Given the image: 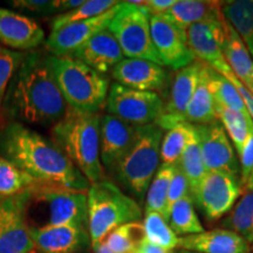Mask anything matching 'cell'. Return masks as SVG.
<instances>
[{
    "label": "cell",
    "mask_w": 253,
    "mask_h": 253,
    "mask_svg": "<svg viewBox=\"0 0 253 253\" xmlns=\"http://www.w3.org/2000/svg\"><path fill=\"white\" fill-rule=\"evenodd\" d=\"M6 160L41 183L88 191L90 183L53 141L20 122L9 123L0 137Z\"/></svg>",
    "instance_id": "1"
},
{
    "label": "cell",
    "mask_w": 253,
    "mask_h": 253,
    "mask_svg": "<svg viewBox=\"0 0 253 253\" xmlns=\"http://www.w3.org/2000/svg\"><path fill=\"white\" fill-rule=\"evenodd\" d=\"M5 100L12 115L33 125H55L68 109L47 63V56L37 53L25 55L9 84Z\"/></svg>",
    "instance_id": "2"
},
{
    "label": "cell",
    "mask_w": 253,
    "mask_h": 253,
    "mask_svg": "<svg viewBox=\"0 0 253 253\" xmlns=\"http://www.w3.org/2000/svg\"><path fill=\"white\" fill-rule=\"evenodd\" d=\"M100 123L99 113L82 114L68 108L50 131L52 141L90 184L102 179Z\"/></svg>",
    "instance_id": "3"
},
{
    "label": "cell",
    "mask_w": 253,
    "mask_h": 253,
    "mask_svg": "<svg viewBox=\"0 0 253 253\" xmlns=\"http://www.w3.org/2000/svg\"><path fill=\"white\" fill-rule=\"evenodd\" d=\"M68 108L82 114H96L106 104L109 80L73 56H47Z\"/></svg>",
    "instance_id": "4"
},
{
    "label": "cell",
    "mask_w": 253,
    "mask_h": 253,
    "mask_svg": "<svg viewBox=\"0 0 253 253\" xmlns=\"http://www.w3.org/2000/svg\"><path fill=\"white\" fill-rule=\"evenodd\" d=\"M30 229L49 225H88L87 192L38 183L27 190L25 207Z\"/></svg>",
    "instance_id": "5"
},
{
    "label": "cell",
    "mask_w": 253,
    "mask_h": 253,
    "mask_svg": "<svg viewBox=\"0 0 253 253\" xmlns=\"http://www.w3.org/2000/svg\"><path fill=\"white\" fill-rule=\"evenodd\" d=\"M88 235L96 246L110 232L128 223L140 221L142 210L137 202L126 195L109 179L90 184L87 191Z\"/></svg>",
    "instance_id": "6"
},
{
    "label": "cell",
    "mask_w": 253,
    "mask_h": 253,
    "mask_svg": "<svg viewBox=\"0 0 253 253\" xmlns=\"http://www.w3.org/2000/svg\"><path fill=\"white\" fill-rule=\"evenodd\" d=\"M162 138L163 129L156 123L137 126L131 147L114 169L119 181L140 199L161 167Z\"/></svg>",
    "instance_id": "7"
},
{
    "label": "cell",
    "mask_w": 253,
    "mask_h": 253,
    "mask_svg": "<svg viewBox=\"0 0 253 253\" xmlns=\"http://www.w3.org/2000/svg\"><path fill=\"white\" fill-rule=\"evenodd\" d=\"M107 30L118 41L126 59H143L162 65L151 39L150 14L143 6L120 1Z\"/></svg>",
    "instance_id": "8"
},
{
    "label": "cell",
    "mask_w": 253,
    "mask_h": 253,
    "mask_svg": "<svg viewBox=\"0 0 253 253\" xmlns=\"http://www.w3.org/2000/svg\"><path fill=\"white\" fill-rule=\"evenodd\" d=\"M164 102L154 91L131 89L122 84H113L109 88L106 108L110 115L135 126H148L162 115Z\"/></svg>",
    "instance_id": "9"
},
{
    "label": "cell",
    "mask_w": 253,
    "mask_h": 253,
    "mask_svg": "<svg viewBox=\"0 0 253 253\" xmlns=\"http://www.w3.org/2000/svg\"><path fill=\"white\" fill-rule=\"evenodd\" d=\"M243 190L240 177L223 171H210L207 172L191 197L204 217L214 221L230 212Z\"/></svg>",
    "instance_id": "10"
},
{
    "label": "cell",
    "mask_w": 253,
    "mask_h": 253,
    "mask_svg": "<svg viewBox=\"0 0 253 253\" xmlns=\"http://www.w3.org/2000/svg\"><path fill=\"white\" fill-rule=\"evenodd\" d=\"M27 191L13 197L0 196V253H37L25 216Z\"/></svg>",
    "instance_id": "11"
},
{
    "label": "cell",
    "mask_w": 253,
    "mask_h": 253,
    "mask_svg": "<svg viewBox=\"0 0 253 253\" xmlns=\"http://www.w3.org/2000/svg\"><path fill=\"white\" fill-rule=\"evenodd\" d=\"M151 39L161 62L178 71L196 61L186 41L185 31L166 15H150Z\"/></svg>",
    "instance_id": "12"
},
{
    "label": "cell",
    "mask_w": 253,
    "mask_h": 253,
    "mask_svg": "<svg viewBox=\"0 0 253 253\" xmlns=\"http://www.w3.org/2000/svg\"><path fill=\"white\" fill-rule=\"evenodd\" d=\"M202 156L208 172L223 171L240 177V164L238 155L235 154L231 141L220 122L196 126Z\"/></svg>",
    "instance_id": "13"
},
{
    "label": "cell",
    "mask_w": 253,
    "mask_h": 253,
    "mask_svg": "<svg viewBox=\"0 0 253 253\" xmlns=\"http://www.w3.org/2000/svg\"><path fill=\"white\" fill-rule=\"evenodd\" d=\"M203 65L204 62L196 60L175 72L170 84L168 102L164 103L162 115L156 121V125L163 130H169L177 123L184 122L186 108L197 88Z\"/></svg>",
    "instance_id": "14"
},
{
    "label": "cell",
    "mask_w": 253,
    "mask_h": 253,
    "mask_svg": "<svg viewBox=\"0 0 253 253\" xmlns=\"http://www.w3.org/2000/svg\"><path fill=\"white\" fill-rule=\"evenodd\" d=\"M224 21L225 18L208 20L191 25L185 30L188 46L196 60L204 62L217 73L227 66L223 52L225 41Z\"/></svg>",
    "instance_id": "15"
},
{
    "label": "cell",
    "mask_w": 253,
    "mask_h": 253,
    "mask_svg": "<svg viewBox=\"0 0 253 253\" xmlns=\"http://www.w3.org/2000/svg\"><path fill=\"white\" fill-rule=\"evenodd\" d=\"M118 5L99 17L66 25L59 30L52 31L46 40L47 49L56 56L72 55L91 37L108 28L109 23L116 13Z\"/></svg>",
    "instance_id": "16"
},
{
    "label": "cell",
    "mask_w": 253,
    "mask_h": 253,
    "mask_svg": "<svg viewBox=\"0 0 253 253\" xmlns=\"http://www.w3.org/2000/svg\"><path fill=\"white\" fill-rule=\"evenodd\" d=\"M113 78L131 89L156 93L164 90L169 77L162 65L143 59H123L114 67Z\"/></svg>",
    "instance_id": "17"
},
{
    "label": "cell",
    "mask_w": 253,
    "mask_h": 253,
    "mask_svg": "<svg viewBox=\"0 0 253 253\" xmlns=\"http://www.w3.org/2000/svg\"><path fill=\"white\" fill-rule=\"evenodd\" d=\"M137 126L123 121L116 116H101L100 123V158L108 170L115 169L121 158L134 142Z\"/></svg>",
    "instance_id": "18"
},
{
    "label": "cell",
    "mask_w": 253,
    "mask_h": 253,
    "mask_svg": "<svg viewBox=\"0 0 253 253\" xmlns=\"http://www.w3.org/2000/svg\"><path fill=\"white\" fill-rule=\"evenodd\" d=\"M45 32L27 15L0 7V41L18 50L33 49L43 42Z\"/></svg>",
    "instance_id": "19"
},
{
    "label": "cell",
    "mask_w": 253,
    "mask_h": 253,
    "mask_svg": "<svg viewBox=\"0 0 253 253\" xmlns=\"http://www.w3.org/2000/svg\"><path fill=\"white\" fill-rule=\"evenodd\" d=\"M30 235L41 253H71L88 243L86 226L73 224L30 229Z\"/></svg>",
    "instance_id": "20"
},
{
    "label": "cell",
    "mask_w": 253,
    "mask_h": 253,
    "mask_svg": "<svg viewBox=\"0 0 253 253\" xmlns=\"http://www.w3.org/2000/svg\"><path fill=\"white\" fill-rule=\"evenodd\" d=\"M71 56L104 75L122 61L125 55L113 34L103 30L79 47Z\"/></svg>",
    "instance_id": "21"
},
{
    "label": "cell",
    "mask_w": 253,
    "mask_h": 253,
    "mask_svg": "<svg viewBox=\"0 0 253 253\" xmlns=\"http://www.w3.org/2000/svg\"><path fill=\"white\" fill-rule=\"evenodd\" d=\"M177 248L198 253H250L251 251V245L242 236L227 229L178 237Z\"/></svg>",
    "instance_id": "22"
},
{
    "label": "cell",
    "mask_w": 253,
    "mask_h": 253,
    "mask_svg": "<svg viewBox=\"0 0 253 253\" xmlns=\"http://www.w3.org/2000/svg\"><path fill=\"white\" fill-rule=\"evenodd\" d=\"M225 41L223 52L227 65L235 73L237 79L253 94V59L240 39L238 33L231 25L224 21Z\"/></svg>",
    "instance_id": "23"
},
{
    "label": "cell",
    "mask_w": 253,
    "mask_h": 253,
    "mask_svg": "<svg viewBox=\"0 0 253 253\" xmlns=\"http://www.w3.org/2000/svg\"><path fill=\"white\" fill-rule=\"evenodd\" d=\"M223 1H205V0H176L172 7L167 12L166 17L173 21L182 30L191 25L208 20H220Z\"/></svg>",
    "instance_id": "24"
},
{
    "label": "cell",
    "mask_w": 253,
    "mask_h": 253,
    "mask_svg": "<svg viewBox=\"0 0 253 253\" xmlns=\"http://www.w3.org/2000/svg\"><path fill=\"white\" fill-rule=\"evenodd\" d=\"M214 101L209 89V66L203 65L197 88H196L184 115V122L190 125H208L216 121Z\"/></svg>",
    "instance_id": "25"
},
{
    "label": "cell",
    "mask_w": 253,
    "mask_h": 253,
    "mask_svg": "<svg viewBox=\"0 0 253 253\" xmlns=\"http://www.w3.org/2000/svg\"><path fill=\"white\" fill-rule=\"evenodd\" d=\"M221 13L238 33L253 59V0L223 1Z\"/></svg>",
    "instance_id": "26"
},
{
    "label": "cell",
    "mask_w": 253,
    "mask_h": 253,
    "mask_svg": "<svg viewBox=\"0 0 253 253\" xmlns=\"http://www.w3.org/2000/svg\"><path fill=\"white\" fill-rule=\"evenodd\" d=\"M176 166L162 164L158 168L156 175L150 183L149 189L147 191L145 198V211H154L162 214L164 219L169 221V204H168V196H169L170 184L176 171Z\"/></svg>",
    "instance_id": "27"
},
{
    "label": "cell",
    "mask_w": 253,
    "mask_h": 253,
    "mask_svg": "<svg viewBox=\"0 0 253 253\" xmlns=\"http://www.w3.org/2000/svg\"><path fill=\"white\" fill-rule=\"evenodd\" d=\"M221 224L242 236L250 245L253 244V189L244 188L235 207Z\"/></svg>",
    "instance_id": "28"
},
{
    "label": "cell",
    "mask_w": 253,
    "mask_h": 253,
    "mask_svg": "<svg viewBox=\"0 0 253 253\" xmlns=\"http://www.w3.org/2000/svg\"><path fill=\"white\" fill-rule=\"evenodd\" d=\"M195 132V125H190L188 122H179L167 130L161 143V161L163 164H178Z\"/></svg>",
    "instance_id": "29"
},
{
    "label": "cell",
    "mask_w": 253,
    "mask_h": 253,
    "mask_svg": "<svg viewBox=\"0 0 253 253\" xmlns=\"http://www.w3.org/2000/svg\"><path fill=\"white\" fill-rule=\"evenodd\" d=\"M168 223L176 236L197 235L205 231L195 211V203L191 196L179 199L170 207Z\"/></svg>",
    "instance_id": "30"
},
{
    "label": "cell",
    "mask_w": 253,
    "mask_h": 253,
    "mask_svg": "<svg viewBox=\"0 0 253 253\" xmlns=\"http://www.w3.org/2000/svg\"><path fill=\"white\" fill-rule=\"evenodd\" d=\"M214 110H216V118L224 126L227 136L235 145L237 154L239 155L248 141L250 131L253 130L252 119L246 118L243 114L217 103H214Z\"/></svg>",
    "instance_id": "31"
},
{
    "label": "cell",
    "mask_w": 253,
    "mask_h": 253,
    "mask_svg": "<svg viewBox=\"0 0 253 253\" xmlns=\"http://www.w3.org/2000/svg\"><path fill=\"white\" fill-rule=\"evenodd\" d=\"M40 183L11 161L0 156V196L13 197Z\"/></svg>",
    "instance_id": "32"
},
{
    "label": "cell",
    "mask_w": 253,
    "mask_h": 253,
    "mask_svg": "<svg viewBox=\"0 0 253 253\" xmlns=\"http://www.w3.org/2000/svg\"><path fill=\"white\" fill-rule=\"evenodd\" d=\"M209 89L212 94L214 103L220 104V106L243 114L246 118H250L244 101L235 86L230 81H227L223 75L210 67H209Z\"/></svg>",
    "instance_id": "33"
},
{
    "label": "cell",
    "mask_w": 253,
    "mask_h": 253,
    "mask_svg": "<svg viewBox=\"0 0 253 253\" xmlns=\"http://www.w3.org/2000/svg\"><path fill=\"white\" fill-rule=\"evenodd\" d=\"M178 167L181 168V170L188 178L190 191H191L192 195L208 172L203 162V156H202L201 142H199L197 129H196V132L192 136L191 141L189 142L188 147L185 148L181 161L178 163Z\"/></svg>",
    "instance_id": "34"
},
{
    "label": "cell",
    "mask_w": 253,
    "mask_h": 253,
    "mask_svg": "<svg viewBox=\"0 0 253 253\" xmlns=\"http://www.w3.org/2000/svg\"><path fill=\"white\" fill-rule=\"evenodd\" d=\"M144 238L143 223L134 221L114 230L104 242L114 253H135Z\"/></svg>",
    "instance_id": "35"
},
{
    "label": "cell",
    "mask_w": 253,
    "mask_h": 253,
    "mask_svg": "<svg viewBox=\"0 0 253 253\" xmlns=\"http://www.w3.org/2000/svg\"><path fill=\"white\" fill-rule=\"evenodd\" d=\"M118 4L119 1H114V0H84V4L79 7L59 14L58 17L53 19L52 31L59 30L66 25L99 17V15L106 13L109 9L115 7Z\"/></svg>",
    "instance_id": "36"
},
{
    "label": "cell",
    "mask_w": 253,
    "mask_h": 253,
    "mask_svg": "<svg viewBox=\"0 0 253 253\" xmlns=\"http://www.w3.org/2000/svg\"><path fill=\"white\" fill-rule=\"evenodd\" d=\"M143 227L145 238L151 244L166 250H175L178 245V237L175 235L162 214L154 211L144 212Z\"/></svg>",
    "instance_id": "37"
},
{
    "label": "cell",
    "mask_w": 253,
    "mask_h": 253,
    "mask_svg": "<svg viewBox=\"0 0 253 253\" xmlns=\"http://www.w3.org/2000/svg\"><path fill=\"white\" fill-rule=\"evenodd\" d=\"M25 58L24 53L0 47V104L5 100L12 79Z\"/></svg>",
    "instance_id": "38"
},
{
    "label": "cell",
    "mask_w": 253,
    "mask_h": 253,
    "mask_svg": "<svg viewBox=\"0 0 253 253\" xmlns=\"http://www.w3.org/2000/svg\"><path fill=\"white\" fill-rule=\"evenodd\" d=\"M12 6L21 11L36 14H50L61 12V0H14Z\"/></svg>",
    "instance_id": "39"
},
{
    "label": "cell",
    "mask_w": 253,
    "mask_h": 253,
    "mask_svg": "<svg viewBox=\"0 0 253 253\" xmlns=\"http://www.w3.org/2000/svg\"><path fill=\"white\" fill-rule=\"evenodd\" d=\"M191 196V191H190V184L188 178L184 175V172L182 171L181 168L177 164L175 175L170 184L169 190V196H168V204H169V210L170 207L175 203V202L179 201V199Z\"/></svg>",
    "instance_id": "40"
},
{
    "label": "cell",
    "mask_w": 253,
    "mask_h": 253,
    "mask_svg": "<svg viewBox=\"0 0 253 253\" xmlns=\"http://www.w3.org/2000/svg\"><path fill=\"white\" fill-rule=\"evenodd\" d=\"M238 156L240 160V181L243 186H245L253 171V130L250 131L248 141Z\"/></svg>",
    "instance_id": "41"
},
{
    "label": "cell",
    "mask_w": 253,
    "mask_h": 253,
    "mask_svg": "<svg viewBox=\"0 0 253 253\" xmlns=\"http://www.w3.org/2000/svg\"><path fill=\"white\" fill-rule=\"evenodd\" d=\"M218 73H219L220 75H223V77L225 78L227 81H230L231 84L235 86L236 89L238 90V93L240 94V96H242L243 101H244L246 109H248V112L250 114V118H251L253 121V94L244 86V84H242V82L238 80V79H237L235 73L232 72V69L230 68L229 65H227L225 68H223L220 72H218Z\"/></svg>",
    "instance_id": "42"
},
{
    "label": "cell",
    "mask_w": 253,
    "mask_h": 253,
    "mask_svg": "<svg viewBox=\"0 0 253 253\" xmlns=\"http://www.w3.org/2000/svg\"><path fill=\"white\" fill-rule=\"evenodd\" d=\"M175 2L176 0H147L143 1V7L150 15H163L172 7Z\"/></svg>",
    "instance_id": "43"
},
{
    "label": "cell",
    "mask_w": 253,
    "mask_h": 253,
    "mask_svg": "<svg viewBox=\"0 0 253 253\" xmlns=\"http://www.w3.org/2000/svg\"><path fill=\"white\" fill-rule=\"evenodd\" d=\"M135 253H177L175 250H166L160 246L151 244V243L147 238L143 239Z\"/></svg>",
    "instance_id": "44"
},
{
    "label": "cell",
    "mask_w": 253,
    "mask_h": 253,
    "mask_svg": "<svg viewBox=\"0 0 253 253\" xmlns=\"http://www.w3.org/2000/svg\"><path fill=\"white\" fill-rule=\"evenodd\" d=\"M93 250H94L95 253H114L112 250L109 249V246L107 245V243L104 242V240H103V242H101L100 244L94 246Z\"/></svg>",
    "instance_id": "45"
},
{
    "label": "cell",
    "mask_w": 253,
    "mask_h": 253,
    "mask_svg": "<svg viewBox=\"0 0 253 253\" xmlns=\"http://www.w3.org/2000/svg\"><path fill=\"white\" fill-rule=\"evenodd\" d=\"M244 188L245 189H253V171L251 173V176H250L249 181H248V183H246V185L244 186Z\"/></svg>",
    "instance_id": "46"
},
{
    "label": "cell",
    "mask_w": 253,
    "mask_h": 253,
    "mask_svg": "<svg viewBox=\"0 0 253 253\" xmlns=\"http://www.w3.org/2000/svg\"><path fill=\"white\" fill-rule=\"evenodd\" d=\"M177 253H198V252H192V251H185V250H179Z\"/></svg>",
    "instance_id": "47"
},
{
    "label": "cell",
    "mask_w": 253,
    "mask_h": 253,
    "mask_svg": "<svg viewBox=\"0 0 253 253\" xmlns=\"http://www.w3.org/2000/svg\"><path fill=\"white\" fill-rule=\"evenodd\" d=\"M0 123H1V118H0Z\"/></svg>",
    "instance_id": "48"
},
{
    "label": "cell",
    "mask_w": 253,
    "mask_h": 253,
    "mask_svg": "<svg viewBox=\"0 0 253 253\" xmlns=\"http://www.w3.org/2000/svg\"><path fill=\"white\" fill-rule=\"evenodd\" d=\"M252 252H253V244H252Z\"/></svg>",
    "instance_id": "49"
},
{
    "label": "cell",
    "mask_w": 253,
    "mask_h": 253,
    "mask_svg": "<svg viewBox=\"0 0 253 253\" xmlns=\"http://www.w3.org/2000/svg\"><path fill=\"white\" fill-rule=\"evenodd\" d=\"M37 253H39V251H38V252H37Z\"/></svg>",
    "instance_id": "50"
}]
</instances>
